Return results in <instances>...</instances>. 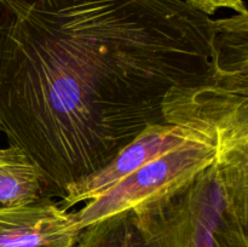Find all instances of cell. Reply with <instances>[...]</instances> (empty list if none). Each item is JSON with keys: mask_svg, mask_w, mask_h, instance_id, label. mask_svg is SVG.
Returning a JSON list of instances; mask_svg holds the SVG:
<instances>
[{"mask_svg": "<svg viewBox=\"0 0 248 247\" xmlns=\"http://www.w3.org/2000/svg\"><path fill=\"white\" fill-rule=\"evenodd\" d=\"M217 56V19L186 0H0V132L61 200Z\"/></svg>", "mask_w": 248, "mask_h": 247, "instance_id": "6da1fadb", "label": "cell"}, {"mask_svg": "<svg viewBox=\"0 0 248 247\" xmlns=\"http://www.w3.org/2000/svg\"><path fill=\"white\" fill-rule=\"evenodd\" d=\"M198 133L203 132L177 124L157 123L147 126L135 139L124 147L107 166L96 173L68 185L64 196L58 202L68 211L78 203L87 202L137 171L145 162L177 147Z\"/></svg>", "mask_w": 248, "mask_h": 247, "instance_id": "277c9868", "label": "cell"}, {"mask_svg": "<svg viewBox=\"0 0 248 247\" xmlns=\"http://www.w3.org/2000/svg\"><path fill=\"white\" fill-rule=\"evenodd\" d=\"M73 247H150L132 211L81 229Z\"/></svg>", "mask_w": 248, "mask_h": 247, "instance_id": "52a82bcc", "label": "cell"}, {"mask_svg": "<svg viewBox=\"0 0 248 247\" xmlns=\"http://www.w3.org/2000/svg\"><path fill=\"white\" fill-rule=\"evenodd\" d=\"M81 230L53 199L0 206V247H73Z\"/></svg>", "mask_w": 248, "mask_h": 247, "instance_id": "5b68a950", "label": "cell"}, {"mask_svg": "<svg viewBox=\"0 0 248 247\" xmlns=\"http://www.w3.org/2000/svg\"><path fill=\"white\" fill-rule=\"evenodd\" d=\"M43 199L47 198L38 165L16 145L0 147V206L28 205Z\"/></svg>", "mask_w": 248, "mask_h": 247, "instance_id": "8992f818", "label": "cell"}, {"mask_svg": "<svg viewBox=\"0 0 248 247\" xmlns=\"http://www.w3.org/2000/svg\"><path fill=\"white\" fill-rule=\"evenodd\" d=\"M186 1L207 16H212L220 9L232 10L235 14L248 12L244 0H186Z\"/></svg>", "mask_w": 248, "mask_h": 247, "instance_id": "ba28073f", "label": "cell"}, {"mask_svg": "<svg viewBox=\"0 0 248 247\" xmlns=\"http://www.w3.org/2000/svg\"><path fill=\"white\" fill-rule=\"evenodd\" d=\"M132 212L150 247H248V147L220 150L190 183Z\"/></svg>", "mask_w": 248, "mask_h": 247, "instance_id": "7a4b0ae2", "label": "cell"}, {"mask_svg": "<svg viewBox=\"0 0 248 247\" xmlns=\"http://www.w3.org/2000/svg\"><path fill=\"white\" fill-rule=\"evenodd\" d=\"M222 149L217 138L205 133L193 136L85 202L84 207L74 212L78 228L81 230L176 193L212 165Z\"/></svg>", "mask_w": 248, "mask_h": 247, "instance_id": "3957f363", "label": "cell"}]
</instances>
